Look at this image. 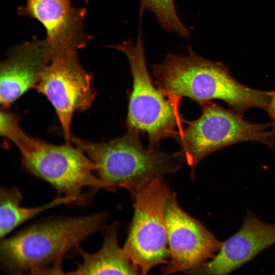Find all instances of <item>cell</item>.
<instances>
[{"mask_svg":"<svg viewBox=\"0 0 275 275\" xmlns=\"http://www.w3.org/2000/svg\"><path fill=\"white\" fill-rule=\"evenodd\" d=\"M34 88L53 106L70 144L74 114L89 109L96 96L92 75L81 66L77 51L53 57Z\"/></svg>","mask_w":275,"mask_h":275,"instance_id":"obj_8","label":"cell"},{"mask_svg":"<svg viewBox=\"0 0 275 275\" xmlns=\"http://www.w3.org/2000/svg\"><path fill=\"white\" fill-rule=\"evenodd\" d=\"M113 47L126 56L132 77L126 121L128 130L146 133L151 147H158L162 140L169 137L176 139L185 120L180 114L179 105L152 82L147 66L141 24L135 44L129 39Z\"/></svg>","mask_w":275,"mask_h":275,"instance_id":"obj_5","label":"cell"},{"mask_svg":"<svg viewBox=\"0 0 275 275\" xmlns=\"http://www.w3.org/2000/svg\"><path fill=\"white\" fill-rule=\"evenodd\" d=\"M274 243L275 224L264 223L249 211L240 229L223 242L212 259L186 273L228 274Z\"/></svg>","mask_w":275,"mask_h":275,"instance_id":"obj_11","label":"cell"},{"mask_svg":"<svg viewBox=\"0 0 275 275\" xmlns=\"http://www.w3.org/2000/svg\"><path fill=\"white\" fill-rule=\"evenodd\" d=\"M139 132L128 130L123 136L105 143L71 138L96 166L97 177L108 186V191L126 189L133 197L153 180L176 172L185 160L179 152L170 153L158 147L145 148Z\"/></svg>","mask_w":275,"mask_h":275,"instance_id":"obj_3","label":"cell"},{"mask_svg":"<svg viewBox=\"0 0 275 275\" xmlns=\"http://www.w3.org/2000/svg\"><path fill=\"white\" fill-rule=\"evenodd\" d=\"M119 223L115 222L103 230V241L100 249L94 253L82 248L78 254L82 258L75 269L65 274H138L139 269L132 263L123 248L119 246Z\"/></svg>","mask_w":275,"mask_h":275,"instance_id":"obj_13","label":"cell"},{"mask_svg":"<svg viewBox=\"0 0 275 275\" xmlns=\"http://www.w3.org/2000/svg\"><path fill=\"white\" fill-rule=\"evenodd\" d=\"M265 111L271 119L272 129L270 131L269 141L272 148L275 145V90L271 91L270 100Z\"/></svg>","mask_w":275,"mask_h":275,"instance_id":"obj_16","label":"cell"},{"mask_svg":"<svg viewBox=\"0 0 275 275\" xmlns=\"http://www.w3.org/2000/svg\"><path fill=\"white\" fill-rule=\"evenodd\" d=\"M5 138L18 148L22 165L30 174L51 185L58 196L75 199L85 205L89 193L108 186L96 174L95 163L79 148L71 143L54 145L29 136L19 124L11 127Z\"/></svg>","mask_w":275,"mask_h":275,"instance_id":"obj_4","label":"cell"},{"mask_svg":"<svg viewBox=\"0 0 275 275\" xmlns=\"http://www.w3.org/2000/svg\"><path fill=\"white\" fill-rule=\"evenodd\" d=\"M202 114L197 119L185 120L187 127L176 139L186 162L191 167L192 178L197 165L213 152L246 141L263 143L271 148V123L255 124L243 119L234 111L225 109L212 101L200 104Z\"/></svg>","mask_w":275,"mask_h":275,"instance_id":"obj_6","label":"cell"},{"mask_svg":"<svg viewBox=\"0 0 275 275\" xmlns=\"http://www.w3.org/2000/svg\"><path fill=\"white\" fill-rule=\"evenodd\" d=\"M85 1L86 2H89V1H90V0H85Z\"/></svg>","mask_w":275,"mask_h":275,"instance_id":"obj_17","label":"cell"},{"mask_svg":"<svg viewBox=\"0 0 275 275\" xmlns=\"http://www.w3.org/2000/svg\"><path fill=\"white\" fill-rule=\"evenodd\" d=\"M164 217L170 257L161 268L163 274L186 273L213 258L220 249L223 242L179 206L175 193L167 200Z\"/></svg>","mask_w":275,"mask_h":275,"instance_id":"obj_9","label":"cell"},{"mask_svg":"<svg viewBox=\"0 0 275 275\" xmlns=\"http://www.w3.org/2000/svg\"><path fill=\"white\" fill-rule=\"evenodd\" d=\"M52 58L45 40L26 42L14 47L0 65V101L7 108L34 88Z\"/></svg>","mask_w":275,"mask_h":275,"instance_id":"obj_12","label":"cell"},{"mask_svg":"<svg viewBox=\"0 0 275 275\" xmlns=\"http://www.w3.org/2000/svg\"><path fill=\"white\" fill-rule=\"evenodd\" d=\"M188 53L168 52L162 62L152 65L157 88L174 103L188 97L199 104L214 99L241 115L253 107L266 111L271 91L254 89L238 82L227 66L205 59L190 47Z\"/></svg>","mask_w":275,"mask_h":275,"instance_id":"obj_2","label":"cell"},{"mask_svg":"<svg viewBox=\"0 0 275 275\" xmlns=\"http://www.w3.org/2000/svg\"><path fill=\"white\" fill-rule=\"evenodd\" d=\"M22 193L16 187H1L0 189V236L5 237L23 223L42 212L60 205H76L75 199L58 196L44 205L25 207L20 205Z\"/></svg>","mask_w":275,"mask_h":275,"instance_id":"obj_14","label":"cell"},{"mask_svg":"<svg viewBox=\"0 0 275 275\" xmlns=\"http://www.w3.org/2000/svg\"><path fill=\"white\" fill-rule=\"evenodd\" d=\"M140 19L146 10L154 14L164 31L190 38V32L179 17L174 0H139Z\"/></svg>","mask_w":275,"mask_h":275,"instance_id":"obj_15","label":"cell"},{"mask_svg":"<svg viewBox=\"0 0 275 275\" xmlns=\"http://www.w3.org/2000/svg\"><path fill=\"white\" fill-rule=\"evenodd\" d=\"M105 211L54 216L1 238L0 265L10 274H65L63 260L78 253L81 243L106 226Z\"/></svg>","mask_w":275,"mask_h":275,"instance_id":"obj_1","label":"cell"},{"mask_svg":"<svg viewBox=\"0 0 275 275\" xmlns=\"http://www.w3.org/2000/svg\"><path fill=\"white\" fill-rule=\"evenodd\" d=\"M171 193L158 178L132 197L134 213L123 248L142 274L169 258L164 211Z\"/></svg>","mask_w":275,"mask_h":275,"instance_id":"obj_7","label":"cell"},{"mask_svg":"<svg viewBox=\"0 0 275 275\" xmlns=\"http://www.w3.org/2000/svg\"><path fill=\"white\" fill-rule=\"evenodd\" d=\"M71 0H26L17 14L35 19L44 28L52 58L77 51L86 46L90 36L84 31L87 10L71 5Z\"/></svg>","mask_w":275,"mask_h":275,"instance_id":"obj_10","label":"cell"}]
</instances>
